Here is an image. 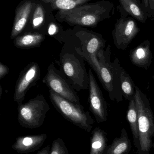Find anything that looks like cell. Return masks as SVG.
<instances>
[{
	"mask_svg": "<svg viewBox=\"0 0 154 154\" xmlns=\"http://www.w3.org/2000/svg\"><path fill=\"white\" fill-rule=\"evenodd\" d=\"M100 18L93 15V14H90V15H86L83 17L81 20V23L84 25L87 26H90V25H95V24L98 22L99 21L102 20Z\"/></svg>",
	"mask_w": 154,
	"mask_h": 154,
	"instance_id": "21",
	"label": "cell"
},
{
	"mask_svg": "<svg viewBox=\"0 0 154 154\" xmlns=\"http://www.w3.org/2000/svg\"><path fill=\"white\" fill-rule=\"evenodd\" d=\"M26 20L25 18H22L19 20L14 26V30L12 34V38H14L23 29L26 23Z\"/></svg>",
	"mask_w": 154,
	"mask_h": 154,
	"instance_id": "22",
	"label": "cell"
},
{
	"mask_svg": "<svg viewBox=\"0 0 154 154\" xmlns=\"http://www.w3.org/2000/svg\"><path fill=\"white\" fill-rule=\"evenodd\" d=\"M42 81L49 88L62 97L73 103L80 104V100L76 90L63 73L56 69L54 62H52L48 67L47 74Z\"/></svg>",
	"mask_w": 154,
	"mask_h": 154,
	"instance_id": "6",
	"label": "cell"
},
{
	"mask_svg": "<svg viewBox=\"0 0 154 154\" xmlns=\"http://www.w3.org/2000/svg\"><path fill=\"white\" fill-rule=\"evenodd\" d=\"M142 2L143 5L145 7L147 11H148V8H149V3H148V0H142Z\"/></svg>",
	"mask_w": 154,
	"mask_h": 154,
	"instance_id": "28",
	"label": "cell"
},
{
	"mask_svg": "<svg viewBox=\"0 0 154 154\" xmlns=\"http://www.w3.org/2000/svg\"><path fill=\"white\" fill-rule=\"evenodd\" d=\"M129 146L130 142L126 134L115 139L104 154H124L128 151Z\"/></svg>",
	"mask_w": 154,
	"mask_h": 154,
	"instance_id": "18",
	"label": "cell"
},
{
	"mask_svg": "<svg viewBox=\"0 0 154 154\" xmlns=\"http://www.w3.org/2000/svg\"><path fill=\"white\" fill-rule=\"evenodd\" d=\"M88 78L90 110L98 123L105 122L108 116L107 104L91 69L89 70Z\"/></svg>",
	"mask_w": 154,
	"mask_h": 154,
	"instance_id": "9",
	"label": "cell"
},
{
	"mask_svg": "<svg viewBox=\"0 0 154 154\" xmlns=\"http://www.w3.org/2000/svg\"><path fill=\"white\" fill-rule=\"evenodd\" d=\"M106 146V137L105 132L99 128H96L92 132L90 154H104Z\"/></svg>",
	"mask_w": 154,
	"mask_h": 154,
	"instance_id": "15",
	"label": "cell"
},
{
	"mask_svg": "<svg viewBox=\"0 0 154 154\" xmlns=\"http://www.w3.org/2000/svg\"><path fill=\"white\" fill-rule=\"evenodd\" d=\"M149 3V8L148 12L149 18L152 20H154V0H148Z\"/></svg>",
	"mask_w": 154,
	"mask_h": 154,
	"instance_id": "24",
	"label": "cell"
},
{
	"mask_svg": "<svg viewBox=\"0 0 154 154\" xmlns=\"http://www.w3.org/2000/svg\"><path fill=\"white\" fill-rule=\"evenodd\" d=\"M136 86L129 74L124 69L121 76V87L123 97L128 101L135 97Z\"/></svg>",
	"mask_w": 154,
	"mask_h": 154,
	"instance_id": "17",
	"label": "cell"
},
{
	"mask_svg": "<svg viewBox=\"0 0 154 154\" xmlns=\"http://www.w3.org/2000/svg\"><path fill=\"white\" fill-rule=\"evenodd\" d=\"M9 68L8 66L0 62V79L4 78L9 73Z\"/></svg>",
	"mask_w": 154,
	"mask_h": 154,
	"instance_id": "23",
	"label": "cell"
},
{
	"mask_svg": "<svg viewBox=\"0 0 154 154\" xmlns=\"http://www.w3.org/2000/svg\"><path fill=\"white\" fill-rule=\"evenodd\" d=\"M135 100L138 111L139 140L142 152L149 151L154 133V119L149 100L146 94L136 86Z\"/></svg>",
	"mask_w": 154,
	"mask_h": 154,
	"instance_id": "4",
	"label": "cell"
},
{
	"mask_svg": "<svg viewBox=\"0 0 154 154\" xmlns=\"http://www.w3.org/2000/svg\"><path fill=\"white\" fill-rule=\"evenodd\" d=\"M136 20L131 16H121L116 20L112 36L115 46L118 49H127L140 32Z\"/></svg>",
	"mask_w": 154,
	"mask_h": 154,
	"instance_id": "7",
	"label": "cell"
},
{
	"mask_svg": "<svg viewBox=\"0 0 154 154\" xmlns=\"http://www.w3.org/2000/svg\"><path fill=\"white\" fill-rule=\"evenodd\" d=\"M2 86H0V98L2 97Z\"/></svg>",
	"mask_w": 154,
	"mask_h": 154,
	"instance_id": "29",
	"label": "cell"
},
{
	"mask_svg": "<svg viewBox=\"0 0 154 154\" xmlns=\"http://www.w3.org/2000/svg\"><path fill=\"white\" fill-rule=\"evenodd\" d=\"M43 21V19L42 17H38L33 20V24L34 26H39Z\"/></svg>",
	"mask_w": 154,
	"mask_h": 154,
	"instance_id": "27",
	"label": "cell"
},
{
	"mask_svg": "<svg viewBox=\"0 0 154 154\" xmlns=\"http://www.w3.org/2000/svg\"><path fill=\"white\" fill-rule=\"evenodd\" d=\"M83 60L77 51H67L63 49L60 54V70L77 91L89 89L88 73Z\"/></svg>",
	"mask_w": 154,
	"mask_h": 154,
	"instance_id": "3",
	"label": "cell"
},
{
	"mask_svg": "<svg viewBox=\"0 0 154 154\" xmlns=\"http://www.w3.org/2000/svg\"><path fill=\"white\" fill-rule=\"evenodd\" d=\"M56 5L60 9L69 10L75 7L76 2L73 0H57Z\"/></svg>",
	"mask_w": 154,
	"mask_h": 154,
	"instance_id": "20",
	"label": "cell"
},
{
	"mask_svg": "<svg viewBox=\"0 0 154 154\" xmlns=\"http://www.w3.org/2000/svg\"><path fill=\"white\" fill-rule=\"evenodd\" d=\"M41 77L39 64L35 62L29 63L20 73L15 84L14 100L18 104L22 103L27 91L35 86Z\"/></svg>",
	"mask_w": 154,
	"mask_h": 154,
	"instance_id": "8",
	"label": "cell"
},
{
	"mask_svg": "<svg viewBox=\"0 0 154 154\" xmlns=\"http://www.w3.org/2000/svg\"><path fill=\"white\" fill-rule=\"evenodd\" d=\"M46 134L24 136L16 137L11 147L20 154H28L39 150L47 138Z\"/></svg>",
	"mask_w": 154,
	"mask_h": 154,
	"instance_id": "11",
	"label": "cell"
},
{
	"mask_svg": "<svg viewBox=\"0 0 154 154\" xmlns=\"http://www.w3.org/2000/svg\"><path fill=\"white\" fill-rule=\"evenodd\" d=\"M111 46L101 49L97 53L99 68L96 72L104 88L108 93L112 101L122 102L123 100L121 87V76L124 68L120 65L118 59L111 60Z\"/></svg>",
	"mask_w": 154,
	"mask_h": 154,
	"instance_id": "1",
	"label": "cell"
},
{
	"mask_svg": "<svg viewBox=\"0 0 154 154\" xmlns=\"http://www.w3.org/2000/svg\"><path fill=\"white\" fill-rule=\"evenodd\" d=\"M129 102L127 117L130 124L134 138L137 140L139 139L138 111L135 97L132 99Z\"/></svg>",
	"mask_w": 154,
	"mask_h": 154,
	"instance_id": "16",
	"label": "cell"
},
{
	"mask_svg": "<svg viewBox=\"0 0 154 154\" xmlns=\"http://www.w3.org/2000/svg\"><path fill=\"white\" fill-rule=\"evenodd\" d=\"M152 78H153V79H154V75L153 76Z\"/></svg>",
	"mask_w": 154,
	"mask_h": 154,
	"instance_id": "30",
	"label": "cell"
},
{
	"mask_svg": "<svg viewBox=\"0 0 154 154\" xmlns=\"http://www.w3.org/2000/svg\"><path fill=\"white\" fill-rule=\"evenodd\" d=\"M56 30L57 29L55 25L54 24H51L49 28L48 33L50 35H53L56 33Z\"/></svg>",
	"mask_w": 154,
	"mask_h": 154,
	"instance_id": "26",
	"label": "cell"
},
{
	"mask_svg": "<svg viewBox=\"0 0 154 154\" xmlns=\"http://www.w3.org/2000/svg\"><path fill=\"white\" fill-rule=\"evenodd\" d=\"M49 109L44 96L38 95L26 103L18 104V122L21 126L25 128H38L43 125Z\"/></svg>",
	"mask_w": 154,
	"mask_h": 154,
	"instance_id": "5",
	"label": "cell"
},
{
	"mask_svg": "<svg viewBox=\"0 0 154 154\" xmlns=\"http://www.w3.org/2000/svg\"><path fill=\"white\" fill-rule=\"evenodd\" d=\"M44 40V37L39 34H28L18 37L14 42L15 47L22 49L39 48Z\"/></svg>",
	"mask_w": 154,
	"mask_h": 154,
	"instance_id": "14",
	"label": "cell"
},
{
	"mask_svg": "<svg viewBox=\"0 0 154 154\" xmlns=\"http://www.w3.org/2000/svg\"><path fill=\"white\" fill-rule=\"evenodd\" d=\"M117 6L121 16H130L142 23H145L149 18L147 10L140 0H118Z\"/></svg>",
	"mask_w": 154,
	"mask_h": 154,
	"instance_id": "10",
	"label": "cell"
},
{
	"mask_svg": "<svg viewBox=\"0 0 154 154\" xmlns=\"http://www.w3.org/2000/svg\"><path fill=\"white\" fill-rule=\"evenodd\" d=\"M106 40L100 34H91L90 37L85 42L80 48L78 50L82 54L88 57L97 56L100 50L104 49L105 46Z\"/></svg>",
	"mask_w": 154,
	"mask_h": 154,
	"instance_id": "13",
	"label": "cell"
},
{
	"mask_svg": "<svg viewBox=\"0 0 154 154\" xmlns=\"http://www.w3.org/2000/svg\"><path fill=\"white\" fill-rule=\"evenodd\" d=\"M129 57L134 66L147 70L151 66L153 58L150 41L146 40L136 48L131 50Z\"/></svg>",
	"mask_w": 154,
	"mask_h": 154,
	"instance_id": "12",
	"label": "cell"
},
{
	"mask_svg": "<svg viewBox=\"0 0 154 154\" xmlns=\"http://www.w3.org/2000/svg\"><path fill=\"white\" fill-rule=\"evenodd\" d=\"M50 146L48 145L46 147L42 148V150L38 152V153L36 154H50Z\"/></svg>",
	"mask_w": 154,
	"mask_h": 154,
	"instance_id": "25",
	"label": "cell"
},
{
	"mask_svg": "<svg viewBox=\"0 0 154 154\" xmlns=\"http://www.w3.org/2000/svg\"><path fill=\"white\" fill-rule=\"evenodd\" d=\"M50 154H69L68 150L63 142L60 138L53 140L51 147Z\"/></svg>",
	"mask_w": 154,
	"mask_h": 154,
	"instance_id": "19",
	"label": "cell"
},
{
	"mask_svg": "<svg viewBox=\"0 0 154 154\" xmlns=\"http://www.w3.org/2000/svg\"><path fill=\"white\" fill-rule=\"evenodd\" d=\"M49 98L53 106L62 116L73 125L87 133L93 128L94 120L81 104L73 103L49 89Z\"/></svg>",
	"mask_w": 154,
	"mask_h": 154,
	"instance_id": "2",
	"label": "cell"
}]
</instances>
